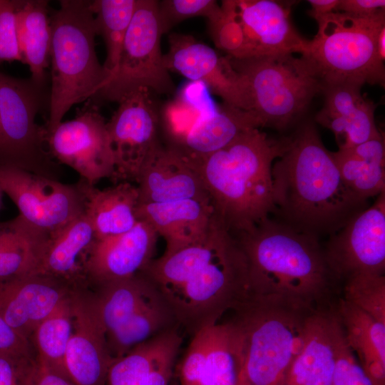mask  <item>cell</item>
<instances>
[{"mask_svg":"<svg viewBox=\"0 0 385 385\" xmlns=\"http://www.w3.org/2000/svg\"><path fill=\"white\" fill-rule=\"evenodd\" d=\"M143 272L192 334L219 322L249 295L245 255L217 218L200 240L152 260Z\"/></svg>","mask_w":385,"mask_h":385,"instance_id":"1","label":"cell"},{"mask_svg":"<svg viewBox=\"0 0 385 385\" xmlns=\"http://www.w3.org/2000/svg\"><path fill=\"white\" fill-rule=\"evenodd\" d=\"M272 188L279 221L319 239L338 232L366 203L345 185L332 152L311 121L287 137L272 167Z\"/></svg>","mask_w":385,"mask_h":385,"instance_id":"2","label":"cell"},{"mask_svg":"<svg viewBox=\"0 0 385 385\" xmlns=\"http://www.w3.org/2000/svg\"><path fill=\"white\" fill-rule=\"evenodd\" d=\"M235 237L247 260L248 296L311 312L334 304L339 282L319 238L270 218Z\"/></svg>","mask_w":385,"mask_h":385,"instance_id":"3","label":"cell"},{"mask_svg":"<svg viewBox=\"0 0 385 385\" xmlns=\"http://www.w3.org/2000/svg\"><path fill=\"white\" fill-rule=\"evenodd\" d=\"M286 143L287 137L274 140L252 128L204 158L185 160L200 176L216 217L235 237L274 213L272 167Z\"/></svg>","mask_w":385,"mask_h":385,"instance_id":"4","label":"cell"},{"mask_svg":"<svg viewBox=\"0 0 385 385\" xmlns=\"http://www.w3.org/2000/svg\"><path fill=\"white\" fill-rule=\"evenodd\" d=\"M90 3L61 0L49 18L51 88L47 134L73 106L94 97L110 77L96 52L97 34Z\"/></svg>","mask_w":385,"mask_h":385,"instance_id":"5","label":"cell"},{"mask_svg":"<svg viewBox=\"0 0 385 385\" xmlns=\"http://www.w3.org/2000/svg\"><path fill=\"white\" fill-rule=\"evenodd\" d=\"M316 21L317 32L301 56L311 62L324 84L354 81L384 86L378 37L385 27V11L371 16L334 11Z\"/></svg>","mask_w":385,"mask_h":385,"instance_id":"6","label":"cell"},{"mask_svg":"<svg viewBox=\"0 0 385 385\" xmlns=\"http://www.w3.org/2000/svg\"><path fill=\"white\" fill-rule=\"evenodd\" d=\"M234 311L245 339V378L251 385H279L302 348L313 312L250 296Z\"/></svg>","mask_w":385,"mask_h":385,"instance_id":"7","label":"cell"},{"mask_svg":"<svg viewBox=\"0 0 385 385\" xmlns=\"http://www.w3.org/2000/svg\"><path fill=\"white\" fill-rule=\"evenodd\" d=\"M248 86L253 111L263 126L282 130L307 110L324 83L302 56L281 53L237 59L227 56Z\"/></svg>","mask_w":385,"mask_h":385,"instance_id":"8","label":"cell"},{"mask_svg":"<svg viewBox=\"0 0 385 385\" xmlns=\"http://www.w3.org/2000/svg\"><path fill=\"white\" fill-rule=\"evenodd\" d=\"M101 287L94 301L113 359L179 325L160 291L143 272Z\"/></svg>","mask_w":385,"mask_h":385,"instance_id":"9","label":"cell"},{"mask_svg":"<svg viewBox=\"0 0 385 385\" xmlns=\"http://www.w3.org/2000/svg\"><path fill=\"white\" fill-rule=\"evenodd\" d=\"M292 2L274 0H224L217 28L221 48L242 59L281 53H302L308 40L290 19Z\"/></svg>","mask_w":385,"mask_h":385,"instance_id":"10","label":"cell"},{"mask_svg":"<svg viewBox=\"0 0 385 385\" xmlns=\"http://www.w3.org/2000/svg\"><path fill=\"white\" fill-rule=\"evenodd\" d=\"M157 2L138 0L116 68L95 96L119 103L140 89L159 94L174 92L175 86L165 67L161 51L163 33Z\"/></svg>","mask_w":385,"mask_h":385,"instance_id":"11","label":"cell"},{"mask_svg":"<svg viewBox=\"0 0 385 385\" xmlns=\"http://www.w3.org/2000/svg\"><path fill=\"white\" fill-rule=\"evenodd\" d=\"M41 87L0 72V165L55 179V164L44 148L46 130L35 122Z\"/></svg>","mask_w":385,"mask_h":385,"instance_id":"12","label":"cell"},{"mask_svg":"<svg viewBox=\"0 0 385 385\" xmlns=\"http://www.w3.org/2000/svg\"><path fill=\"white\" fill-rule=\"evenodd\" d=\"M0 188L33 226L51 233L84 212L81 180L74 185L10 166L0 165Z\"/></svg>","mask_w":385,"mask_h":385,"instance_id":"13","label":"cell"},{"mask_svg":"<svg viewBox=\"0 0 385 385\" xmlns=\"http://www.w3.org/2000/svg\"><path fill=\"white\" fill-rule=\"evenodd\" d=\"M245 360L242 331L232 319L199 329L178 366L179 385H238Z\"/></svg>","mask_w":385,"mask_h":385,"instance_id":"14","label":"cell"},{"mask_svg":"<svg viewBox=\"0 0 385 385\" xmlns=\"http://www.w3.org/2000/svg\"><path fill=\"white\" fill-rule=\"evenodd\" d=\"M150 94L140 89L125 97L106 123L115 183L136 182L145 161L160 144L159 118Z\"/></svg>","mask_w":385,"mask_h":385,"instance_id":"15","label":"cell"},{"mask_svg":"<svg viewBox=\"0 0 385 385\" xmlns=\"http://www.w3.org/2000/svg\"><path fill=\"white\" fill-rule=\"evenodd\" d=\"M50 153L90 185L112 179L115 165L106 122L95 105L87 104L72 120L47 134Z\"/></svg>","mask_w":385,"mask_h":385,"instance_id":"16","label":"cell"},{"mask_svg":"<svg viewBox=\"0 0 385 385\" xmlns=\"http://www.w3.org/2000/svg\"><path fill=\"white\" fill-rule=\"evenodd\" d=\"M374 203L331 235L324 249L327 262L339 282L361 273L384 274L385 191Z\"/></svg>","mask_w":385,"mask_h":385,"instance_id":"17","label":"cell"},{"mask_svg":"<svg viewBox=\"0 0 385 385\" xmlns=\"http://www.w3.org/2000/svg\"><path fill=\"white\" fill-rule=\"evenodd\" d=\"M168 43L163 62L169 72L205 83L223 103L253 111L246 81L233 68L227 56L219 55L210 46L187 34L173 33Z\"/></svg>","mask_w":385,"mask_h":385,"instance_id":"18","label":"cell"},{"mask_svg":"<svg viewBox=\"0 0 385 385\" xmlns=\"http://www.w3.org/2000/svg\"><path fill=\"white\" fill-rule=\"evenodd\" d=\"M158 237L150 224L139 220L125 233L96 238L83 259L84 277L101 285L143 272L153 260Z\"/></svg>","mask_w":385,"mask_h":385,"instance_id":"19","label":"cell"},{"mask_svg":"<svg viewBox=\"0 0 385 385\" xmlns=\"http://www.w3.org/2000/svg\"><path fill=\"white\" fill-rule=\"evenodd\" d=\"M334 304L310 314L302 348L279 385H332L344 339Z\"/></svg>","mask_w":385,"mask_h":385,"instance_id":"20","label":"cell"},{"mask_svg":"<svg viewBox=\"0 0 385 385\" xmlns=\"http://www.w3.org/2000/svg\"><path fill=\"white\" fill-rule=\"evenodd\" d=\"M72 333L66 354V367L75 385H104L113 361L95 301L71 297Z\"/></svg>","mask_w":385,"mask_h":385,"instance_id":"21","label":"cell"},{"mask_svg":"<svg viewBox=\"0 0 385 385\" xmlns=\"http://www.w3.org/2000/svg\"><path fill=\"white\" fill-rule=\"evenodd\" d=\"M62 282L43 275L0 279V316L29 340L37 326L67 297Z\"/></svg>","mask_w":385,"mask_h":385,"instance_id":"22","label":"cell"},{"mask_svg":"<svg viewBox=\"0 0 385 385\" xmlns=\"http://www.w3.org/2000/svg\"><path fill=\"white\" fill-rule=\"evenodd\" d=\"M136 182L139 204L185 199L211 203L199 174L178 153L166 145L160 144L150 155Z\"/></svg>","mask_w":385,"mask_h":385,"instance_id":"23","label":"cell"},{"mask_svg":"<svg viewBox=\"0 0 385 385\" xmlns=\"http://www.w3.org/2000/svg\"><path fill=\"white\" fill-rule=\"evenodd\" d=\"M262 126L254 111L223 103L201 113L166 146L191 162L221 149L242 132Z\"/></svg>","mask_w":385,"mask_h":385,"instance_id":"24","label":"cell"},{"mask_svg":"<svg viewBox=\"0 0 385 385\" xmlns=\"http://www.w3.org/2000/svg\"><path fill=\"white\" fill-rule=\"evenodd\" d=\"M182 342L175 327L135 346L113 359L104 385H170Z\"/></svg>","mask_w":385,"mask_h":385,"instance_id":"25","label":"cell"},{"mask_svg":"<svg viewBox=\"0 0 385 385\" xmlns=\"http://www.w3.org/2000/svg\"><path fill=\"white\" fill-rule=\"evenodd\" d=\"M138 220L150 224L166 242L164 253H171L203 237L215 214L210 202L185 199L162 203L139 204Z\"/></svg>","mask_w":385,"mask_h":385,"instance_id":"26","label":"cell"},{"mask_svg":"<svg viewBox=\"0 0 385 385\" xmlns=\"http://www.w3.org/2000/svg\"><path fill=\"white\" fill-rule=\"evenodd\" d=\"M96 238L93 226L83 212L48 234L34 275L65 282L78 279L84 276L83 259Z\"/></svg>","mask_w":385,"mask_h":385,"instance_id":"27","label":"cell"},{"mask_svg":"<svg viewBox=\"0 0 385 385\" xmlns=\"http://www.w3.org/2000/svg\"><path fill=\"white\" fill-rule=\"evenodd\" d=\"M85 195L84 212L95 231L96 239L118 235L130 230L138 222V187L120 182L98 190L81 179Z\"/></svg>","mask_w":385,"mask_h":385,"instance_id":"28","label":"cell"},{"mask_svg":"<svg viewBox=\"0 0 385 385\" xmlns=\"http://www.w3.org/2000/svg\"><path fill=\"white\" fill-rule=\"evenodd\" d=\"M346 343L366 374L378 385H385V324L340 298L335 304Z\"/></svg>","mask_w":385,"mask_h":385,"instance_id":"29","label":"cell"},{"mask_svg":"<svg viewBox=\"0 0 385 385\" xmlns=\"http://www.w3.org/2000/svg\"><path fill=\"white\" fill-rule=\"evenodd\" d=\"M48 232L21 215L0 222V279L34 275Z\"/></svg>","mask_w":385,"mask_h":385,"instance_id":"30","label":"cell"},{"mask_svg":"<svg viewBox=\"0 0 385 385\" xmlns=\"http://www.w3.org/2000/svg\"><path fill=\"white\" fill-rule=\"evenodd\" d=\"M16 28L23 63L29 67L31 81L42 86L49 63L51 42L48 1H19Z\"/></svg>","mask_w":385,"mask_h":385,"instance_id":"31","label":"cell"},{"mask_svg":"<svg viewBox=\"0 0 385 385\" xmlns=\"http://www.w3.org/2000/svg\"><path fill=\"white\" fill-rule=\"evenodd\" d=\"M363 86L354 81L324 84L322 108L344 118L347 123V136L342 148L366 135L374 124L376 105L362 96Z\"/></svg>","mask_w":385,"mask_h":385,"instance_id":"32","label":"cell"},{"mask_svg":"<svg viewBox=\"0 0 385 385\" xmlns=\"http://www.w3.org/2000/svg\"><path fill=\"white\" fill-rule=\"evenodd\" d=\"M72 333L71 298L66 297L35 329L32 336L36 360L68 379L66 354Z\"/></svg>","mask_w":385,"mask_h":385,"instance_id":"33","label":"cell"},{"mask_svg":"<svg viewBox=\"0 0 385 385\" xmlns=\"http://www.w3.org/2000/svg\"><path fill=\"white\" fill-rule=\"evenodd\" d=\"M137 3L138 0L91 1L96 34L103 37L106 48L103 66L110 76L116 68Z\"/></svg>","mask_w":385,"mask_h":385,"instance_id":"34","label":"cell"},{"mask_svg":"<svg viewBox=\"0 0 385 385\" xmlns=\"http://www.w3.org/2000/svg\"><path fill=\"white\" fill-rule=\"evenodd\" d=\"M332 155L345 185L357 197L366 201L385 191L384 165L364 160L346 149Z\"/></svg>","mask_w":385,"mask_h":385,"instance_id":"35","label":"cell"},{"mask_svg":"<svg viewBox=\"0 0 385 385\" xmlns=\"http://www.w3.org/2000/svg\"><path fill=\"white\" fill-rule=\"evenodd\" d=\"M344 282L343 298L385 324L384 274L361 273Z\"/></svg>","mask_w":385,"mask_h":385,"instance_id":"36","label":"cell"},{"mask_svg":"<svg viewBox=\"0 0 385 385\" xmlns=\"http://www.w3.org/2000/svg\"><path fill=\"white\" fill-rule=\"evenodd\" d=\"M157 5L163 34L184 20L202 16L210 22L222 12L220 5L214 0H162Z\"/></svg>","mask_w":385,"mask_h":385,"instance_id":"37","label":"cell"},{"mask_svg":"<svg viewBox=\"0 0 385 385\" xmlns=\"http://www.w3.org/2000/svg\"><path fill=\"white\" fill-rule=\"evenodd\" d=\"M19 1L0 0V62L21 61L16 28V11Z\"/></svg>","mask_w":385,"mask_h":385,"instance_id":"38","label":"cell"},{"mask_svg":"<svg viewBox=\"0 0 385 385\" xmlns=\"http://www.w3.org/2000/svg\"><path fill=\"white\" fill-rule=\"evenodd\" d=\"M332 385H378L355 358L344 336L339 346Z\"/></svg>","mask_w":385,"mask_h":385,"instance_id":"39","label":"cell"},{"mask_svg":"<svg viewBox=\"0 0 385 385\" xmlns=\"http://www.w3.org/2000/svg\"><path fill=\"white\" fill-rule=\"evenodd\" d=\"M21 385H75L70 379L47 368L36 359L23 362Z\"/></svg>","mask_w":385,"mask_h":385,"instance_id":"40","label":"cell"},{"mask_svg":"<svg viewBox=\"0 0 385 385\" xmlns=\"http://www.w3.org/2000/svg\"><path fill=\"white\" fill-rule=\"evenodd\" d=\"M0 354L19 363L31 359L29 340L14 330L1 316Z\"/></svg>","mask_w":385,"mask_h":385,"instance_id":"41","label":"cell"},{"mask_svg":"<svg viewBox=\"0 0 385 385\" xmlns=\"http://www.w3.org/2000/svg\"><path fill=\"white\" fill-rule=\"evenodd\" d=\"M346 150L364 160L384 165L385 147L382 134Z\"/></svg>","mask_w":385,"mask_h":385,"instance_id":"42","label":"cell"},{"mask_svg":"<svg viewBox=\"0 0 385 385\" xmlns=\"http://www.w3.org/2000/svg\"><path fill=\"white\" fill-rule=\"evenodd\" d=\"M385 11L384 0H339L336 11L371 16Z\"/></svg>","mask_w":385,"mask_h":385,"instance_id":"43","label":"cell"},{"mask_svg":"<svg viewBox=\"0 0 385 385\" xmlns=\"http://www.w3.org/2000/svg\"><path fill=\"white\" fill-rule=\"evenodd\" d=\"M21 363L0 354V385H21Z\"/></svg>","mask_w":385,"mask_h":385,"instance_id":"44","label":"cell"},{"mask_svg":"<svg viewBox=\"0 0 385 385\" xmlns=\"http://www.w3.org/2000/svg\"><path fill=\"white\" fill-rule=\"evenodd\" d=\"M339 1V0H309L311 9L308 14L317 21L328 14L336 11Z\"/></svg>","mask_w":385,"mask_h":385,"instance_id":"45","label":"cell"},{"mask_svg":"<svg viewBox=\"0 0 385 385\" xmlns=\"http://www.w3.org/2000/svg\"><path fill=\"white\" fill-rule=\"evenodd\" d=\"M378 49L382 60L385 58V27L381 29L378 37Z\"/></svg>","mask_w":385,"mask_h":385,"instance_id":"46","label":"cell"},{"mask_svg":"<svg viewBox=\"0 0 385 385\" xmlns=\"http://www.w3.org/2000/svg\"><path fill=\"white\" fill-rule=\"evenodd\" d=\"M238 385H251V384L248 382V381L245 378L244 375L242 374V376Z\"/></svg>","mask_w":385,"mask_h":385,"instance_id":"47","label":"cell"},{"mask_svg":"<svg viewBox=\"0 0 385 385\" xmlns=\"http://www.w3.org/2000/svg\"><path fill=\"white\" fill-rule=\"evenodd\" d=\"M3 194H4V192L1 190V188H0V208H1V201H2Z\"/></svg>","mask_w":385,"mask_h":385,"instance_id":"48","label":"cell"},{"mask_svg":"<svg viewBox=\"0 0 385 385\" xmlns=\"http://www.w3.org/2000/svg\"><path fill=\"white\" fill-rule=\"evenodd\" d=\"M170 385H179L178 384H170Z\"/></svg>","mask_w":385,"mask_h":385,"instance_id":"49","label":"cell"}]
</instances>
